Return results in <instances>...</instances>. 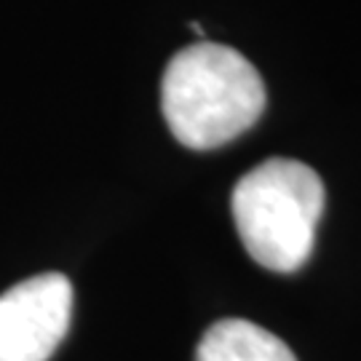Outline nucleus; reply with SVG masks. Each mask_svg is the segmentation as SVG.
<instances>
[{
    "label": "nucleus",
    "instance_id": "2",
    "mask_svg": "<svg viewBox=\"0 0 361 361\" xmlns=\"http://www.w3.org/2000/svg\"><path fill=\"white\" fill-rule=\"evenodd\" d=\"M324 182L292 158H271L233 188V222L249 257L273 273H295L308 262L324 214Z\"/></svg>",
    "mask_w": 361,
    "mask_h": 361
},
{
    "label": "nucleus",
    "instance_id": "4",
    "mask_svg": "<svg viewBox=\"0 0 361 361\" xmlns=\"http://www.w3.org/2000/svg\"><path fill=\"white\" fill-rule=\"evenodd\" d=\"M195 361H297L284 340L246 319H222L201 337Z\"/></svg>",
    "mask_w": 361,
    "mask_h": 361
},
{
    "label": "nucleus",
    "instance_id": "1",
    "mask_svg": "<svg viewBox=\"0 0 361 361\" xmlns=\"http://www.w3.org/2000/svg\"><path fill=\"white\" fill-rule=\"evenodd\" d=\"M265 83L255 65L231 46L193 43L169 59L161 110L169 131L190 150L233 142L265 113Z\"/></svg>",
    "mask_w": 361,
    "mask_h": 361
},
{
    "label": "nucleus",
    "instance_id": "3",
    "mask_svg": "<svg viewBox=\"0 0 361 361\" xmlns=\"http://www.w3.org/2000/svg\"><path fill=\"white\" fill-rule=\"evenodd\" d=\"M73 316V284L40 273L0 295V361H49Z\"/></svg>",
    "mask_w": 361,
    "mask_h": 361
}]
</instances>
